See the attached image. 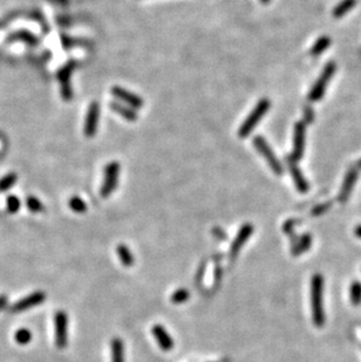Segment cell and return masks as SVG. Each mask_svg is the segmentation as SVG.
<instances>
[{
  "instance_id": "obj_1",
  "label": "cell",
  "mask_w": 361,
  "mask_h": 362,
  "mask_svg": "<svg viewBox=\"0 0 361 362\" xmlns=\"http://www.w3.org/2000/svg\"><path fill=\"white\" fill-rule=\"evenodd\" d=\"M324 278L322 275H314L311 280V304L312 318L317 327L325 325V311H324Z\"/></svg>"
},
{
  "instance_id": "obj_2",
  "label": "cell",
  "mask_w": 361,
  "mask_h": 362,
  "mask_svg": "<svg viewBox=\"0 0 361 362\" xmlns=\"http://www.w3.org/2000/svg\"><path fill=\"white\" fill-rule=\"evenodd\" d=\"M270 106H271V102L268 99H261L260 101L257 103V106L252 109V112L249 114V116L246 117L245 121L243 122L241 127H239V130H238L239 138L242 139L248 138V136L251 134L253 129L256 128V125L259 123V121L263 119V116L268 112Z\"/></svg>"
},
{
  "instance_id": "obj_3",
  "label": "cell",
  "mask_w": 361,
  "mask_h": 362,
  "mask_svg": "<svg viewBox=\"0 0 361 362\" xmlns=\"http://www.w3.org/2000/svg\"><path fill=\"white\" fill-rule=\"evenodd\" d=\"M253 146H255L256 149L258 150L261 156H263L265 160H266L267 164L270 165V168L272 171L277 175H282L284 171V168L281 163V161L278 160V157L276 156V154L274 153V150L271 149V147L268 146V143L266 142V140L261 136H255L252 140Z\"/></svg>"
},
{
  "instance_id": "obj_4",
  "label": "cell",
  "mask_w": 361,
  "mask_h": 362,
  "mask_svg": "<svg viewBox=\"0 0 361 362\" xmlns=\"http://www.w3.org/2000/svg\"><path fill=\"white\" fill-rule=\"evenodd\" d=\"M120 175V164L117 162H110L105 167L103 171V182L101 187V196L103 198L109 197V195L116 189L119 183Z\"/></svg>"
},
{
  "instance_id": "obj_5",
  "label": "cell",
  "mask_w": 361,
  "mask_h": 362,
  "mask_svg": "<svg viewBox=\"0 0 361 362\" xmlns=\"http://www.w3.org/2000/svg\"><path fill=\"white\" fill-rule=\"evenodd\" d=\"M334 72H335V64L333 61H331L326 65V67L324 68L322 75L319 76V79L317 80L315 84L313 86L311 92H309V94H308L309 101L315 102L324 97V94H325V91H326V87H327V83H329V81L333 77Z\"/></svg>"
},
{
  "instance_id": "obj_6",
  "label": "cell",
  "mask_w": 361,
  "mask_h": 362,
  "mask_svg": "<svg viewBox=\"0 0 361 362\" xmlns=\"http://www.w3.org/2000/svg\"><path fill=\"white\" fill-rule=\"evenodd\" d=\"M55 345L59 349H64L68 342V316L64 311H59L54 318Z\"/></svg>"
},
{
  "instance_id": "obj_7",
  "label": "cell",
  "mask_w": 361,
  "mask_h": 362,
  "mask_svg": "<svg viewBox=\"0 0 361 362\" xmlns=\"http://www.w3.org/2000/svg\"><path fill=\"white\" fill-rule=\"evenodd\" d=\"M305 136H306V125L305 122L299 121L294 124V135H293V151L291 157L294 161H299L304 156L305 150Z\"/></svg>"
},
{
  "instance_id": "obj_8",
  "label": "cell",
  "mask_w": 361,
  "mask_h": 362,
  "mask_svg": "<svg viewBox=\"0 0 361 362\" xmlns=\"http://www.w3.org/2000/svg\"><path fill=\"white\" fill-rule=\"evenodd\" d=\"M99 119H100V105L97 101H93L88 107L83 125V132L87 138H93L97 134Z\"/></svg>"
},
{
  "instance_id": "obj_9",
  "label": "cell",
  "mask_w": 361,
  "mask_h": 362,
  "mask_svg": "<svg viewBox=\"0 0 361 362\" xmlns=\"http://www.w3.org/2000/svg\"><path fill=\"white\" fill-rule=\"evenodd\" d=\"M75 64L73 61L66 64L60 71L58 72V79L61 83V97L66 101H69L73 98V89L71 84L72 71L74 69Z\"/></svg>"
},
{
  "instance_id": "obj_10",
  "label": "cell",
  "mask_w": 361,
  "mask_h": 362,
  "mask_svg": "<svg viewBox=\"0 0 361 362\" xmlns=\"http://www.w3.org/2000/svg\"><path fill=\"white\" fill-rule=\"evenodd\" d=\"M45 299H46V295L43 292H41V291L34 292V293L29 294L26 298L21 299V300H19V301H17L16 304L12 306L11 311H12L13 313L27 311V309H29V308L35 307V306L42 304V302L45 301Z\"/></svg>"
},
{
  "instance_id": "obj_11",
  "label": "cell",
  "mask_w": 361,
  "mask_h": 362,
  "mask_svg": "<svg viewBox=\"0 0 361 362\" xmlns=\"http://www.w3.org/2000/svg\"><path fill=\"white\" fill-rule=\"evenodd\" d=\"M112 94L115 97L117 100H120L121 102H124L127 106L131 107V108L140 109L143 107V100L131 92H129L124 88L120 86H115L112 88Z\"/></svg>"
},
{
  "instance_id": "obj_12",
  "label": "cell",
  "mask_w": 361,
  "mask_h": 362,
  "mask_svg": "<svg viewBox=\"0 0 361 362\" xmlns=\"http://www.w3.org/2000/svg\"><path fill=\"white\" fill-rule=\"evenodd\" d=\"M253 232V227L250 223H245L243 227L239 229L237 236L234 239V242L231 244L230 247V258L231 259H235L237 257L239 250L242 249L243 245L248 242V239L251 237Z\"/></svg>"
},
{
  "instance_id": "obj_13",
  "label": "cell",
  "mask_w": 361,
  "mask_h": 362,
  "mask_svg": "<svg viewBox=\"0 0 361 362\" xmlns=\"http://www.w3.org/2000/svg\"><path fill=\"white\" fill-rule=\"evenodd\" d=\"M286 163H287V167H289V170L291 172V176H292V178H293V182H294V184H296L297 190L301 194L307 193V191L309 190L308 182L305 179V177L303 175V172L300 171V169L298 168L296 161H294L291 156H289L286 158Z\"/></svg>"
},
{
  "instance_id": "obj_14",
  "label": "cell",
  "mask_w": 361,
  "mask_h": 362,
  "mask_svg": "<svg viewBox=\"0 0 361 362\" xmlns=\"http://www.w3.org/2000/svg\"><path fill=\"white\" fill-rule=\"evenodd\" d=\"M152 332L162 350L169 352V350L174 348V340H172L170 334L165 331V328L162 325H155Z\"/></svg>"
},
{
  "instance_id": "obj_15",
  "label": "cell",
  "mask_w": 361,
  "mask_h": 362,
  "mask_svg": "<svg viewBox=\"0 0 361 362\" xmlns=\"http://www.w3.org/2000/svg\"><path fill=\"white\" fill-rule=\"evenodd\" d=\"M356 177H358V170H356V168L349 169L345 176L344 183H342L340 194H339V201L342 203L347 201L353 190V187H354L356 182Z\"/></svg>"
},
{
  "instance_id": "obj_16",
  "label": "cell",
  "mask_w": 361,
  "mask_h": 362,
  "mask_svg": "<svg viewBox=\"0 0 361 362\" xmlns=\"http://www.w3.org/2000/svg\"><path fill=\"white\" fill-rule=\"evenodd\" d=\"M109 107L112 108L113 112L119 114L120 116H122L123 119H126L129 122H135L138 120V113H136V110L131 108V107L124 105V103L112 101Z\"/></svg>"
},
{
  "instance_id": "obj_17",
  "label": "cell",
  "mask_w": 361,
  "mask_h": 362,
  "mask_svg": "<svg viewBox=\"0 0 361 362\" xmlns=\"http://www.w3.org/2000/svg\"><path fill=\"white\" fill-rule=\"evenodd\" d=\"M312 244V237L311 235H304L303 237H300L299 241H297L294 246L292 247V254L293 256H299L301 253H305L306 251L311 247Z\"/></svg>"
},
{
  "instance_id": "obj_18",
  "label": "cell",
  "mask_w": 361,
  "mask_h": 362,
  "mask_svg": "<svg viewBox=\"0 0 361 362\" xmlns=\"http://www.w3.org/2000/svg\"><path fill=\"white\" fill-rule=\"evenodd\" d=\"M112 362H124V347L122 340L119 338L112 341Z\"/></svg>"
},
{
  "instance_id": "obj_19",
  "label": "cell",
  "mask_w": 361,
  "mask_h": 362,
  "mask_svg": "<svg viewBox=\"0 0 361 362\" xmlns=\"http://www.w3.org/2000/svg\"><path fill=\"white\" fill-rule=\"evenodd\" d=\"M331 42H332V40H331L330 36L327 35L320 36V38L314 42V45L312 46L309 53H311L312 57H318L319 54H322L323 52H325L327 49H329Z\"/></svg>"
},
{
  "instance_id": "obj_20",
  "label": "cell",
  "mask_w": 361,
  "mask_h": 362,
  "mask_svg": "<svg viewBox=\"0 0 361 362\" xmlns=\"http://www.w3.org/2000/svg\"><path fill=\"white\" fill-rule=\"evenodd\" d=\"M355 4H356V0H342V2L339 3L338 5L334 7L333 17L341 18L342 16H345L346 13L349 12V11L355 6Z\"/></svg>"
},
{
  "instance_id": "obj_21",
  "label": "cell",
  "mask_w": 361,
  "mask_h": 362,
  "mask_svg": "<svg viewBox=\"0 0 361 362\" xmlns=\"http://www.w3.org/2000/svg\"><path fill=\"white\" fill-rule=\"evenodd\" d=\"M117 256H119L121 263L123 266H131L134 264V257L126 245H119L117 246Z\"/></svg>"
},
{
  "instance_id": "obj_22",
  "label": "cell",
  "mask_w": 361,
  "mask_h": 362,
  "mask_svg": "<svg viewBox=\"0 0 361 362\" xmlns=\"http://www.w3.org/2000/svg\"><path fill=\"white\" fill-rule=\"evenodd\" d=\"M26 206H27V209L31 212L38 213L43 211L42 203L40 202L38 198L34 197V196H28V197L26 198Z\"/></svg>"
},
{
  "instance_id": "obj_23",
  "label": "cell",
  "mask_w": 361,
  "mask_h": 362,
  "mask_svg": "<svg viewBox=\"0 0 361 362\" xmlns=\"http://www.w3.org/2000/svg\"><path fill=\"white\" fill-rule=\"evenodd\" d=\"M17 178L18 177L14 172L9 173V175L3 177V178L0 179V193H4V191H7L9 189H11V188L16 184Z\"/></svg>"
},
{
  "instance_id": "obj_24",
  "label": "cell",
  "mask_w": 361,
  "mask_h": 362,
  "mask_svg": "<svg viewBox=\"0 0 361 362\" xmlns=\"http://www.w3.org/2000/svg\"><path fill=\"white\" fill-rule=\"evenodd\" d=\"M69 208H71L73 211L76 213H83V212H86L87 205H86V203H84L80 197L74 196V197H72L71 199H69Z\"/></svg>"
},
{
  "instance_id": "obj_25",
  "label": "cell",
  "mask_w": 361,
  "mask_h": 362,
  "mask_svg": "<svg viewBox=\"0 0 361 362\" xmlns=\"http://www.w3.org/2000/svg\"><path fill=\"white\" fill-rule=\"evenodd\" d=\"M351 301L354 306L361 304V283L354 282L351 285Z\"/></svg>"
},
{
  "instance_id": "obj_26",
  "label": "cell",
  "mask_w": 361,
  "mask_h": 362,
  "mask_svg": "<svg viewBox=\"0 0 361 362\" xmlns=\"http://www.w3.org/2000/svg\"><path fill=\"white\" fill-rule=\"evenodd\" d=\"M32 340V333L27 328H20L16 332V341L19 345H27V343Z\"/></svg>"
},
{
  "instance_id": "obj_27",
  "label": "cell",
  "mask_w": 361,
  "mask_h": 362,
  "mask_svg": "<svg viewBox=\"0 0 361 362\" xmlns=\"http://www.w3.org/2000/svg\"><path fill=\"white\" fill-rule=\"evenodd\" d=\"M190 297V292L187 289H179L175 292L174 294L171 295L170 300L174 302V304H183L186 302Z\"/></svg>"
},
{
  "instance_id": "obj_28",
  "label": "cell",
  "mask_w": 361,
  "mask_h": 362,
  "mask_svg": "<svg viewBox=\"0 0 361 362\" xmlns=\"http://www.w3.org/2000/svg\"><path fill=\"white\" fill-rule=\"evenodd\" d=\"M6 204H7V211H9L10 213H16V212H18V210L20 209L19 198L14 195H11L7 197Z\"/></svg>"
},
{
  "instance_id": "obj_29",
  "label": "cell",
  "mask_w": 361,
  "mask_h": 362,
  "mask_svg": "<svg viewBox=\"0 0 361 362\" xmlns=\"http://www.w3.org/2000/svg\"><path fill=\"white\" fill-rule=\"evenodd\" d=\"M13 39H21V40H24V41H26L27 43H31V45H35V43H36L35 36L33 34H31V33L26 32V31L18 32L17 34L13 35Z\"/></svg>"
},
{
  "instance_id": "obj_30",
  "label": "cell",
  "mask_w": 361,
  "mask_h": 362,
  "mask_svg": "<svg viewBox=\"0 0 361 362\" xmlns=\"http://www.w3.org/2000/svg\"><path fill=\"white\" fill-rule=\"evenodd\" d=\"M330 206H331V203H325V204H320L318 206H315V208L312 210V215L313 216L323 215L324 212H326L327 210L330 209Z\"/></svg>"
},
{
  "instance_id": "obj_31",
  "label": "cell",
  "mask_w": 361,
  "mask_h": 362,
  "mask_svg": "<svg viewBox=\"0 0 361 362\" xmlns=\"http://www.w3.org/2000/svg\"><path fill=\"white\" fill-rule=\"evenodd\" d=\"M305 115H306V122H312L313 120V110L311 108H306V113H305Z\"/></svg>"
},
{
  "instance_id": "obj_32",
  "label": "cell",
  "mask_w": 361,
  "mask_h": 362,
  "mask_svg": "<svg viewBox=\"0 0 361 362\" xmlns=\"http://www.w3.org/2000/svg\"><path fill=\"white\" fill-rule=\"evenodd\" d=\"M7 304V297L6 295H0V309H3Z\"/></svg>"
},
{
  "instance_id": "obj_33",
  "label": "cell",
  "mask_w": 361,
  "mask_h": 362,
  "mask_svg": "<svg viewBox=\"0 0 361 362\" xmlns=\"http://www.w3.org/2000/svg\"><path fill=\"white\" fill-rule=\"evenodd\" d=\"M354 234H355V236H356V237H359V238H361V225H359V227L355 229Z\"/></svg>"
},
{
  "instance_id": "obj_34",
  "label": "cell",
  "mask_w": 361,
  "mask_h": 362,
  "mask_svg": "<svg viewBox=\"0 0 361 362\" xmlns=\"http://www.w3.org/2000/svg\"><path fill=\"white\" fill-rule=\"evenodd\" d=\"M270 2H271V0H260V3H261V4H265V5H266V4H268Z\"/></svg>"
},
{
  "instance_id": "obj_35",
  "label": "cell",
  "mask_w": 361,
  "mask_h": 362,
  "mask_svg": "<svg viewBox=\"0 0 361 362\" xmlns=\"http://www.w3.org/2000/svg\"><path fill=\"white\" fill-rule=\"evenodd\" d=\"M356 167H358V168H360L361 169V160L358 162V163H356Z\"/></svg>"
}]
</instances>
